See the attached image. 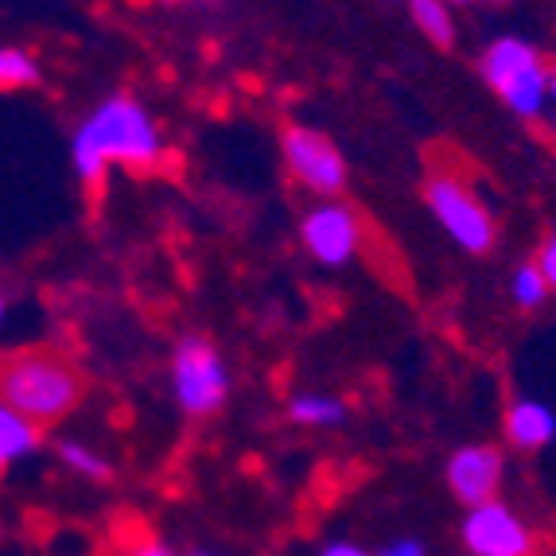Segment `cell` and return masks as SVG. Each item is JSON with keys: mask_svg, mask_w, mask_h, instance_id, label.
<instances>
[{"mask_svg": "<svg viewBox=\"0 0 556 556\" xmlns=\"http://www.w3.org/2000/svg\"><path fill=\"white\" fill-rule=\"evenodd\" d=\"M167 144L156 117L132 93H110L83 113L71 132V167L86 187H102L110 167L149 172L164 160Z\"/></svg>", "mask_w": 556, "mask_h": 556, "instance_id": "obj_1", "label": "cell"}, {"mask_svg": "<svg viewBox=\"0 0 556 556\" xmlns=\"http://www.w3.org/2000/svg\"><path fill=\"white\" fill-rule=\"evenodd\" d=\"M86 381L55 351H24L0 362V401L31 425H59L83 405Z\"/></svg>", "mask_w": 556, "mask_h": 556, "instance_id": "obj_2", "label": "cell"}, {"mask_svg": "<svg viewBox=\"0 0 556 556\" xmlns=\"http://www.w3.org/2000/svg\"><path fill=\"white\" fill-rule=\"evenodd\" d=\"M479 75L506 102L514 117L545 121L553 66L541 59V51L529 39L498 36L494 43H486V51L479 55Z\"/></svg>", "mask_w": 556, "mask_h": 556, "instance_id": "obj_3", "label": "cell"}, {"mask_svg": "<svg viewBox=\"0 0 556 556\" xmlns=\"http://www.w3.org/2000/svg\"><path fill=\"white\" fill-rule=\"evenodd\" d=\"M172 397H176L179 413L191 420H206L214 413H223L230 401V370L218 346L203 334H184L172 351Z\"/></svg>", "mask_w": 556, "mask_h": 556, "instance_id": "obj_4", "label": "cell"}, {"mask_svg": "<svg viewBox=\"0 0 556 556\" xmlns=\"http://www.w3.org/2000/svg\"><path fill=\"white\" fill-rule=\"evenodd\" d=\"M425 203L459 250L475 253V257L491 253L494 238H498L494 214L464 179L447 176V172H432V176L425 179Z\"/></svg>", "mask_w": 556, "mask_h": 556, "instance_id": "obj_5", "label": "cell"}, {"mask_svg": "<svg viewBox=\"0 0 556 556\" xmlns=\"http://www.w3.org/2000/svg\"><path fill=\"white\" fill-rule=\"evenodd\" d=\"M285 164L300 187L316 191L319 199H334L346 187V160L327 132L312 125H285L280 132Z\"/></svg>", "mask_w": 556, "mask_h": 556, "instance_id": "obj_6", "label": "cell"}, {"mask_svg": "<svg viewBox=\"0 0 556 556\" xmlns=\"http://www.w3.org/2000/svg\"><path fill=\"white\" fill-rule=\"evenodd\" d=\"M459 541L471 556H533V529L502 498L467 506Z\"/></svg>", "mask_w": 556, "mask_h": 556, "instance_id": "obj_7", "label": "cell"}, {"mask_svg": "<svg viewBox=\"0 0 556 556\" xmlns=\"http://www.w3.org/2000/svg\"><path fill=\"white\" fill-rule=\"evenodd\" d=\"M300 245L324 269H343V265H351L358 257V245H362L358 214L346 203L324 199V203H316L300 218Z\"/></svg>", "mask_w": 556, "mask_h": 556, "instance_id": "obj_8", "label": "cell"}, {"mask_svg": "<svg viewBox=\"0 0 556 556\" xmlns=\"http://www.w3.org/2000/svg\"><path fill=\"white\" fill-rule=\"evenodd\" d=\"M502 479H506V459L494 444H464L447 455L444 482L455 502L479 506V502L498 498Z\"/></svg>", "mask_w": 556, "mask_h": 556, "instance_id": "obj_9", "label": "cell"}, {"mask_svg": "<svg viewBox=\"0 0 556 556\" xmlns=\"http://www.w3.org/2000/svg\"><path fill=\"white\" fill-rule=\"evenodd\" d=\"M502 428H506L510 447H518V452H541V447H548L556 440V413L538 397H518L506 408Z\"/></svg>", "mask_w": 556, "mask_h": 556, "instance_id": "obj_10", "label": "cell"}, {"mask_svg": "<svg viewBox=\"0 0 556 556\" xmlns=\"http://www.w3.org/2000/svg\"><path fill=\"white\" fill-rule=\"evenodd\" d=\"M43 444L39 425H31L28 417H20L16 408H9L0 401V471H12L16 464L31 459Z\"/></svg>", "mask_w": 556, "mask_h": 556, "instance_id": "obj_11", "label": "cell"}, {"mask_svg": "<svg viewBox=\"0 0 556 556\" xmlns=\"http://www.w3.org/2000/svg\"><path fill=\"white\" fill-rule=\"evenodd\" d=\"M55 459H59V467H63V471H71L75 479H83V482H110L113 479L110 455L98 452V447L86 444V440H75V437L55 440Z\"/></svg>", "mask_w": 556, "mask_h": 556, "instance_id": "obj_12", "label": "cell"}, {"mask_svg": "<svg viewBox=\"0 0 556 556\" xmlns=\"http://www.w3.org/2000/svg\"><path fill=\"white\" fill-rule=\"evenodd\" d=\"M288 420L296 428H339L346 420V405L334 393H296L288 401Z\"/></svg>", "mask_w": 556, "mask_h": 556, "instance_id": "obj_13", "label": "cell"}, {"mask_svg": "<svg viewBox=\"0 0 556 556\" xmlns=\"http://www.w3.org/2000/svg\"><path fill=\"white\" fill-rule=\"evenodd\" d=\"M408 16H413L417 31L432 47H444V51H447V47L455 43L452 4H444V0H408Z\"/></svg>", "mask_w": 556, "mask_h": 556, "instance_id": "obj_14", "label": "cell"}, {"mask_svg": "<svg viewBox=\"0 0 556 556\" xmlns=\"http://www.w3.org/2000/svg\"><path fill=\"white\" fill-rule=\"evenodd\" d=\"M43 66H39L36 51L20 43H0V90H28L39 86Z\"/></svg>", "mask_w": 556, "mask_h": 556, "instance_id": "obj_15", "label": "cell"}, {"mask_svg": "<svg viewBox=\"0 0 556 556\" xmlns=\"http://www.w3.org/2000/svg\"><path fill=\"white\" fill-rule=\"evenodd\" d=\"M510 300L518 307H526V312H538L548 300V285L541 277L538 261H521L518 269L510 273Z\"/></svg>", "mask_w": 556, "mask_h": 556, "instance_id": "obj_16", "label": "cell"}, {"mask_svg": "<svg viewBox=\"0 0 556 556\" xmlns=\"http://www.w3.org/2000/svg\"><path fill=\"white\" fill-rule=\"evenodd\" d=\"M125 556H179V553L164 538H156V533H137L132 545L125 548Z\"/></svg>", "mask_w": 556, "mask_h": 556, "instance_id": "obj_17", "label": "cell"}, {"mask_svg": "<svg viewBox=\"0 0 556 556\" xmlns=\"http://www.w3.org/2000/svg\"><path fill=\"white\" fill-rule=\"evenodd\" d=\"M374 556H432V548H428L420 538H413V533H405V538L386 541Z\"/></svg>", "mask_w": 556, "mask_h": 556, "instance_id": "obj_18", "label": "cell"}, {"mask_svg": "<svg viewBox=\"0 0 556 556\" xmlns=\"http://www.w3.org/2000/svg\"><path fill=\"white\" fill-rule=\"evenodd\" d=\"M538 269H541V277H545L548 292H556V233H548L545 245H541V253H538Z\"/></svg>", "mask_w": 556, "mask_h": 556, "instance_id": "obj_19", "label": "cell"}, {"mask_svg": "<svg viewBox=\"0 0 556 556\" xmlns=\"http://www.w3.org/2000/svg\"><path fill=\"white\" fill-rule=\"evenodd\" d=\"M316 556H374L370 548H362L358 541H327Z\"/></svg>", "mask_w": 556, "mask_h": 556, "instance_id": "obj_20", "label": "cell"}, {"mask_svg": "<svg viewBox=\"0 0 556 556\" xmlns=\"http://www.w3.org/2000/svg\"><path fill=\"white\" fill-rule=\"evenodd\" d=\"M553 113H556V71L548 75V113H545V121L553 117Z\"/></svg>", "mask_w": 556, "mask_h": 556, "instance_id": "obj_21", "label": "cell"}, {"mask_svg": "<svg viewBox=\"0 0 556 556\" xmlns=\"http://www.w3.org/2000/svg\"><path fill=\"white\" fill-rule=\"evenodd\" d=\"M4 319H9V296L0 292V327H4Z\"/></svg>", "mask_w": 556, "mask_h": 556, "instance_id": "obj_22", "label": "cell"}, {"mask_svg": "<svg viewBox=\"0 0 556 556\" xmlns=\"http://www.w3.org/2000/svg\"><path fill=\"white\" fill-rule=\"evenodd\" d=\"M444 4H452L455 9V4H479V0H444ZM494 4H506V0H494Z\"/></svg>", "mask_w": 556, "mask_h": 556, "instance_id": "obj_23", "label": "cell"}, {"mask_svg": "<svg viewBox=\"0 0 556 556\" xmlns=\"http://www.w3.org/2000/svg\"><path fill=\"white\" fill-rule=\"evenodd\" d=\"M191 556H218V553H206V548H199V553H191Z\"/></svg>", "mask_w": 556, "mask_h": 556, "instance_id": "obj_24", "label": "cell"}]
</instances>
